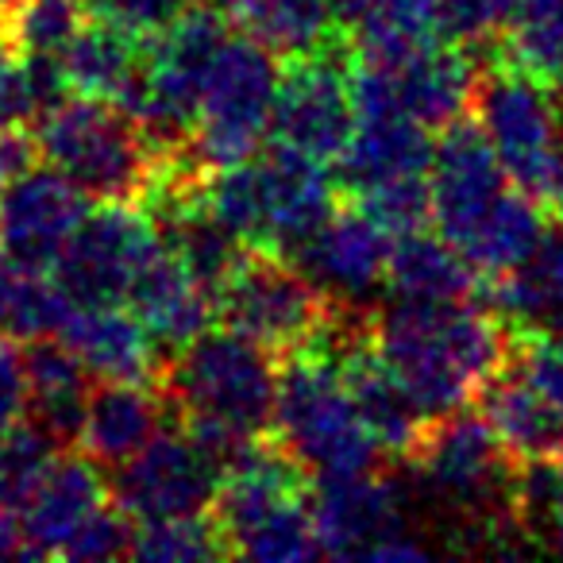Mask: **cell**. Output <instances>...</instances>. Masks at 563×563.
Masks as SVG:
<instances>
[{
    "label": "cell",
    "instance_id": "cell-11",
    "mask_svg": "<svg viewBox=\"0 0 563 563\" xmlns=\"http://www.w3.org/2000/svg\"><path fill=\"white\" fill-rule=\"evenodd\" d=\"M478 63L467 47L440 40L398 63H360L355 58V104L360 117H409L417 124L444 132L460 117L471 112Z\"/></svg>",
    "mask_w": 563,
    "mask_h": 563
},
{
    "label": "cell",
    "instance_id": "cell-15",
    "mask_svg": "<svg viewBox=\"0 0 563 563\" xmlns=\"http://www.w3.org/2000/svg\"><path fill=\"white\" fill-rule=\"evenodd\" d=\"M89 197L55 166H32L0 189V258L51 271L86 220Z\"/></svg>",
    "mask_w": 563,
    "mask_h": 563
},
{
    "label": "cell",
    "instance_id": "cell-21",
    "mask_svg": "<svg viewBox=\"0 0 563 563\" xmlns=\"http://www.w3.org/2000/svg\"><path fill=\"white\" fill-rule=\"evenodd\" d=\"M128 306L140 313V321L147 324L155 344L166 355H174L189 340L201 336L217 317L212 294L186 271V263L166 243L135 274L132 290H128Z\"/></svg>",
    "mask_w": 563,
    "mask_h": 563
},
{
    "label": "cell",
    "instance_id": "cell-2",
    "mask_svg": "<svg viewBox=\"0 0 563 563\" xmlns=\"http://www.w3.org/2000/svg\"><path fill=\"white\" fill-rule=\"evenodd\" d=\"M378 347L429 417L475 406L514 352V324L483 298L401 301L378 313Z\"/></svg>",
    "mask_w": 563,
    "mask_h": 563
},
{
    "label": "cell",
    "instance_id": "cell-37",
    "mask_svg": "<svg viewBox=\"0 0 563 563\" xmlns=\"http://www.w3.org/2000/svg\"><path fill=\"white\" fill-rule=\"evenodd\" d=\"M509 367L563 406V336H552L544 324H514Z\"/></svg>",
    "mask_w": 563,
    "mask_h": 563
},
{
    "label": "cell",
    "instance_id": "cell-26",
    "mask_svg": "<svg viewBox=\"0 0 563 563\" xmlns=\"http://www.w3.org/2000/svg\"><path fill=\"white\" fill-rule=\"evenodd\" d=\"M478 298L509 324H544L563 317V220L548 217L540 243L506 274L483 278Z\"/></svg>",
    "mask_w": 563,
    "mask_h": 563
},
{
    "label": "cell",
    "instance_id": "cell-18",
    "mask_svg": "<svg viewBox=\"0 0 563 563\" xmlns=\"http://www.w3.org/2000/svg\"><path fill=\"white\" fill-rule=\"evenodd\" d=\"M101 463L86 452H58L47 475L40 478L32 501L20 514V540H24V560H51L66 555L78 529L112 498L104 483Z\"/></svg>",
    "mask_w": 563,
    "mask_h": 563
},
{
    "label": "cell",
    "instance_id": "cell-1",
    "mask_svg": "<svg viewBox=\"0 0 563 563\" xmlns=\"http://www.w3.org/2000/svg\"><path fill=\"white\" fill-rule=\"evenodd\" d=\"M432 224L483 278L506 274L544 235V205L506 174L478 120L460 117L432 155Z\"/></svg>",
    "mask_w": 563,
    "mask_h": 563
},
{
    "label": "cell",
    "instance_id": "cell-22",
    "mask_svg": "<svg viewBox=\"0 0 563 563\" xmlns=\"http://www.w3.org/2000/svg\"><path fill=\"white\" fill-rule=\"evenodd\" d=\"M166 413H170V406H166L158 386L101 383L89 390L78 448L101 467H120L155 440Z\"/></svg>",
    "mask_w": 563,
    "mask_h": 563
},
{
    "label": "cell",
    "instance_id": "cell-6",
    "mask_svg": "<svg viewBox=\"0 0 563 563\" xmlns=\"http://www.w3.org/2000/svg\"><path fill=\"white\" fill-rule=\"evenodd\" d=\"M274 437L298 455L313 478L371 471L383 455L336 360L324 347L282 360Z\"/></svg>",
    "mask_w": 563,
    "mask_h": 563
},
{
    "label": "cell",
    "instance_id": "cell-12",
    "mask_svg": "<svg viewBox=\"0 0 563 563\" xmlns=\"http://www.w3.org/2000/svg\"><path fill=\"white\" fill-rule=\"evenodd\" d=\"M313 517L324 555L336 560H424L429 548L406 529L394 486L371 471L324 475L313 483Z\"/></svg>",
    "mask_w": 563,
    "mask_h": 563
},
{
    "label": "cell",
    "instance_id": "cell-8",
    "mask_svg": "<svg viewBox=\"0 0 563 563\" xmlns=\"http://www.w3.org/2000/svg\"><path fill=\"white\" fill-rule=\"evenodd\" d=\"M471 117L486 132L514 186H521L532 201L548 205L563 174V128L552 89L501 55H490L478 63Z\"/></svg>",
    "mask_w": 563,
    "mask_h": 563
},
{
    "label": "cell",
    "instance_id": "cell-33",
    "mask_svg": "<svg viewBox=\"0 0 563 563\" xmlns=\"http://www.w3.org/2000/svg\"><path fill=\"white\" fill-rule=\"evenodd\" d=\"M313 555H324V548L321 537H317V517L309 498L278 509L240 548V560H263V563H294V560H313Z\"/></svg>",
    "mask_w": 563,
    "mask_h": 563
},
{
    "label": "cell",
    "instance_id": "cell-17",
    "mask_svg": "<svg viewBox=\"0 0 563 563\" xmlns=\"http://www.w3.org/2000/svg\"><path fill=\"white\" fill-rule=\"evenodd\" d=\"M394 235L363 205L340 201L321 232L298 251V263L340 301H355L383 286L390 274Z\"/></svg>",
    "mask_w": 563,
    "mask_h": 563
},
{
    "label": "cell",
    "instance_id": "cell-39",
    "mask_svg": "<svg viewBox=\"0 0 563 563\" xmlns=\"http://www.w3.org/2000/svg\"><path fill=\"white\" fill-rule=\"evenodd\" d=\"M40 101H35L32 70L27 58L12 43L0 40V128H16L35 120Z\"/></svg>",
    "mask_w": 563,
    "mask_h": 563
},
{
    "label": "cell",
    "instance_id": "cell-30",
    "mask_svg": "<svg viewBox=\"0 0 563 563\" xmlns=\"http://www.w3.org/2000/svg\"><path fill=\"white\" fill-rule=\"evenodd\" d=\"M525 70L529 78L544 81L548 89L563 81V0L521 9L501 43L490 51Z\"/></svg>",
    "mask_w": 563,
    "mask_h": 563
},
{
    "label": "cell",
    "instance_id": "cell-3",
    "mask_svg": "<svg viewBox=\"0 0 563 563\" xmlns=\"http://www.w3.org/2000/svg\"><path fill=\"white\" fill-rule=\"evenodd\" d=\"M278 367L282 360L255 340L232 329H205L166 355L158 390L174 421L224 471L251 440L274 432Z\"/></svg>",
    "mask_w": 563,
    "mask_h": 563
},
{
    "label": "cell",
    "instance_id": "cell-16",
    "mask_svg": "<svg viewBox=\"0 0 563 563\" xmlns=\"http://www.w3.org/2000/svg\"><path fill=\"white\" fill-rule=\"evenodd\" d=\"M255 166L266 197V247L298 255L340 205L329 163L286 143H271L255 155Z\"/></svg>",
    "mask_w": 563,
    "mask_h": 563
},
{
    "label": "cell",
    "instance_id": "cell-34",
    "mask_svg": "<svg viewBox=\"0 0 563 563\" xmlns=\"http://www.w3.org/2000/svg\"><path fill=\"white\" fill-rule=\"evenodd\" d=\"M444 40L460 47L494 51L521 12V0H432Z\"/></svg>",
    "mask_w": 563,
    "mask_h": 563
},
{
    "label": "cell",
    "instance_id": "cell-10",
    "mask_svg": "<svg viewBox=\"0 0 563 563\" xmlns=\"http://www.w3.org/2000/svg\"><path fill=\"white\" fill-rule=\"evenodd\" d=\"M274 58L263 43L232 40L217 51L209 66V78L201 89V109H197L194 151L209 170L247 163L258 155L274 117V93H278V74Z\"/></svg>",
    "mask_w": 563,
    "mask_h": 563
},
{
    "label": "cell",
    "instance_id": "cell-19",
    "mask_svg": "<svg viewBox=\"0 0 563 563\" xmlns=\"http://www.w3.org/2000/svg\"><path fill=\"white\" fill-rule=\"evenodd\" d=\"M58 336L78 352V360L101 383H151L163 375V347L128 301L109 306H74Z\"/></svg>",
    "mask_w": 563,
    "mask_h": 563
},
{
    "label": "cell",
    "instance_id": "cell-31",
    "mask_svg": "<svg viewBox=\"0 0 563 563\" xmlns=\"http://www.w3.org/2000/svg\"><path fill=\"white\" fill-rule=\"evenodd\" d=\"M86 20V0H12L4 40L24 58H58Z\"/></svg>",
    "mask_w": 563,
    "mask_h": 563
},
{
    "label": "cell",
    "instance_id": "cell-27",
    "mask_svg": "<svg viewBox=\"0 0 563 563\" xmlns=\"http://www.w3.org/2000/svg\"><path fill=\"white\" fill-rule=\"evenodd\" d=\"M386 282L401 301H467L483 294V274L444 235L424 228L394 235Z\"/></svg>",
    "mask_w": 563,
    "mask_h": 563
},
{
    "label": "cell",
    "instance_id": "cell-4",
    "mask_svg": "<svg viewBox=\"0 0 563 563\" xmlns=\"http://www.w3.org/2000/svg\"><path fill=\"white\" fill-rule=\"evenodd\" d=\"M40 158L74 181L89 201L143 205L158 181V155L120 104L58 97L35 117Z\"/></svg>",
    "mask_w": 563,
    "mask_h": 563
},
{
    "label": "cell",
    "instance_id": "cell-41",
    "mask_svg": "<svg viewBox=\"0 0 563 563\" xmlns=\"http://www.w3.org/2000/svg\"><path fill=\"white\" fill-rule=\"evenodd\" d=\"M35 158H40L35 132H27L24 124L0 128V189L9 186V181H16L24 170H32Z\"/></svg>",
    "mask_w": 563,
    "mask_h": 563
},
{
    "label": "cell",
    "instance_id": "cell-23",
    "mask_svg": "<svg viewBox=\"0 0 563 563\" xmlns=\"http://www.w3.org/2000/svg\"><path fill=\"white\" fill-rule=\"evenodd\" d=\"M475 409L517 463L563 460V406L525 383L509 363L478 390Z\"/></svg>",
    "mask_w": 563,
    "mask_h": 563
},
{
    "label": "cell",
    "instance_id": "cell-43",
    "mask_svg": "<svg viewBox=\"0 0 563 563\" xmlns=\"http://www.w3.org/2000/svg\"><path fill=\"white\" fill-rule=\"evenodd\" d=\"M552 101H555V117H560V128H563V81L552 86Z\"/></svg>",
    "mask_w": 563,
    "mask_h": 563
},
{
    "label": "cell",
    "instance_id": "cell-28",
    "mask_svg": "<svg viewBox=\"0 0 563 563\" xmlns=\"http://www.w3.org/2000/svg\"><path fill=\"white\" fill-rule=\"evenodd\" d=\"M220 9L235 32L263 43L278 58L317 51L340 32L332 0H220Z\"/></svg>",
    "mask_w": 563,
    "mask_h": 563
},
{
    "label": "cell",
    "instance_id": "cell-5",
    "mask_svg": "<svg viewBox=\"0 0 563 563\" xmlns=\"http://www.w3.org/2000/svg\"><path fill=\"white\" fill-rule=\"evenodd\" d=\"M406 463L424 483V490L467 525V532H478V537L517 532V460L494 437L478 409L463 406L429 417Z\"/></svg>",
    "mask_w": 563,
    "mask_h": 563
},
{
    "label": "cell",
    "instance_id": "cell-14",
    "mask_svg": "<svg viewBox=\"0 0 563 563\" xmlns=\"http://www.w3.org/2000/svg\"><path fill=\"white\" fill-rule=\"evenodd\" d=\"M112 471H117L109 483L112 501L135 525L205 514L220 483V467L212 463V455L181 424L174 429L163 424L143 452H135Z\"/></svg>",
    "mask_w": 563,
    "mask_h": 563
},
{
    "label": "cell",
    "instance_id": "cell-29",
    "mask_svg": "<svg viewBox=\"0 0 563 563\" xmlns=\"http://www.w3.org/2000/svg\"><path fill=\"white\" fill-rule=\"evenodd\" d=\"M55 455L58 444L27 417L0 432V521L20 529V514L27 509Z\"/></svg>",
    "mask_w": 563,
    "mask_h": 563
},
{
    "label": "cell",
    "instance_id": "cell-36",
    "mask_svg": "<svg viewBox=\"0 0 563 563\" xmlns=\"http://www.w3.org/2000/svg\"><path fill=\"white\" fill-rule=\"evenodd\" d=\"M194 4L197 0H86L89 16L120 27L143 47H151L158 35L170 32Z\"/></svg>",
    "mask_w": 563,
    "mask_h": 563
},
{
    "label": "cell",
    "instance_id": "cell-40",
    "mask_svg": "<svg viewBox=\"0 0 563 563\" xmlns=\"http://www.w3.org/2000/svg\"><path fill=\"white\" fill-rule=\"evenodd\" d=\"M24 413H27L24 347L0 332V432L12 429Z\"/></svg>",
    "mask_w": 563,
    "mask_h": 563
},
{
    "label": "cell",
    "instance_id": "cell-35",
    "mask_svg": "<svg viewBox=\"0 0 563 563\" xmlns=\"http://www.w3.org/2000/svg\"><path fill=\"white\" fill-rule=\"evenodd\" d=\"M347 201L363 205L390 235H406V232H417V228H429L432 181H429V174H413V178H398V181H390V186H378L363 197H347Z\"/></svg>",
    "mask_w": 563,
    "mask_h": 563
},
{
    "label": "cell",
    "instance_id": "cell-9",
    "mask_svg": "<svg viewBox=\"0 0 563 563\" xmlns=\"http://www.w3.org/2000/svg\"><path fill=\"white\" fill-rule=\"evenodd\" d=\"M355 47L347 27L306 55L282 58L278 93H274L271 135L294 151L336 163L360 124L355 104Z\"/></svg>",
    "mask_w": 563,
    "mask_h": 563
},
{
    "label": "cell",
    "instance_id": "cell-42",
    "mask_svg": "<svg viewBox=\"0 0 563 563\" xmlns=\"http://www.w3.org/2000/svg\"><path fill=\"white\" fill-rule=\"evenodd\" d=\"M371 4H378V0H332V12H336V24H340V27H352L355 20H360L363 12L371 9Z\"/></svg>",
    "mask_w": 563,
    "mask_h": 563
},
{
    "label": "cell",
    "instance_id": "cell-38",
    "mask_svg": "<svg viewBox=\"0 0 563 563\" xmlns=\"http://www.w3.org/2000/svg\"><path fill=\"white\" fill-rule=\"evenodd\" d=\"M132 552H135V521L109 498L81 525L63 560H124Z\"/></svg>",
    "mask_w": 563,
    "mask_h": 563
},
{
    "label": "cell",
    "instance_id": "cell-32",
    "mask_svg": "<svg viewBox=\"0 0 563 563\" xmlns=\"http://www.w3.org/2000/svg\"><path fill=\"white\" fill-rule=\"evenodd\" d=\"M132 555L135 560H155V563L232 560L209 509H205V514H189V517H166V521L135 525Z\"/></svg>",
    "mask_w": 563,
    "mask_h": 563
},
{
    "label": "cell",
    "instance_id": "cell-13",
    "mask_svg": "<svg viewBox=\"0 0 563 563\" xmlns=\"http://www.w3.org/2000/svg\"><path fill=\"white\" fill-rule=\"evenodd\" d=\"M158 247V228L140 205H101L97 212H86L51 274L74 306L128 301L135 274Z\"/></svg>",
    "mask_w": 563,
    "mask_h": 563
},
{
    "label": "cell",
    "instance_id": "cell-24",
    "mask_svg": "<svg viewBox=\"0 0 563 563\" xmlns=\"http://www.w3.org/2000/svg\"><path fill=\"white\" fill-rule=\"evenodd\" d=\"M27 421H35L58 448L78 444L89 401V367L63 336L24 340Z\"/></svg>",
    "mask_w": 563,
    "mask_h": 563
},
{
    "label": "cell",
    "instance_id": "cell-20",
    "mask_svg": "<svg viewBox=\"0 0 563 563\" xmlns=\"http://www.w3.org/2000/svg\"><path fill=\"white\" fill-rule=\"evenodd\" d=\"M432 155H437L432 128L394 112L360 117L344 155L336 158V186L344 189V197H363L398 178L429 174Z\"/></svg>",
    "mask_w": 563,
    "mask_h": 563
},
{
    "label": "cell",
    "instance_id": "cell-25",
    "mask_svg": "<svg viewBox=\"0 0 563 563\" xmlns=\"http://www.w3.org/2000/svg\"><path fill=\"white\" fill-rule=\"evenodd\" d=\"M143 58H147V47L140 40L89 16L86 27L74 35L70 47L55 63L66 93L120 104L128 97V89L135 86V78H140Z\"/></svg>",
    "mask_w": 563,
    "mask_h": 563
},
{
    "label": "cell",
    "instance_id": "cell-7",
    "mask_svg": "<svg viewBox=\"0 0 563 563\" xmlns=\"http://www.w3.org/2000/svg\"><path fill=\"white\" fill-rule=\"evenodd\" d=\"M340 298L286 251L247 247L217 294L224 329L255 340L274 360L321 347Z\"/></svg>",
    "mask_w": 563,
    "mask_h": 563
}]
</instances>
